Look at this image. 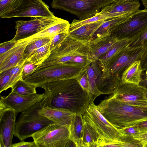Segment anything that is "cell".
I'll use <instances>...</instances> for the list:
<instances>
[{
	"instance_id": "obj_24",
	"label": "cell",
	"mask_w": 147,
	"mask_h": 147,
	"mask_svg": "<svg viewBox=\"0 0 147 147\" xmlns=\"http://www.w3.org/2000/svg\"><path fill=\"white\" fill-rule=\"evenodd\" d=\"M130 15L122 16L104 21L94 33L91 41L111 35L110 33L113 29Z\"/></svg>"
},
{
	"instance_id": "obj_48",
	"label": "cell",
	"mask_w": 147,
	"mask_h": 147,
	"mask_svg": "<svg viewBox=\"0 0 147 147\" xmlns=\"http://www.w3.org/2000/svg\"><path fill=\"white\" fill-rule=\"evenodd\" d=\"M146 98L147 99V93L146 94Z\"/></svg>"
},
{
	"instance_id": "obj_21",
	"label": "cell",
	"mask_w": 147,
	"mask_h": 147,
	"mask_svg": "<svg viewBox=\"0 0 147 147\" xmlns=\"http://www.w3.org/2000/svg\"><path fill=\"white\" fill-rule=\"evenodd\" d=\"M140 3L138 0H130L104 6L101 11L117 14L119 16L131 15L139 10Z\"/></svg>"
},
{
	"instance_id": "obj_16",
	"label": "cell",
	"mask_w": 147,
	"mask_h": 147,
	"mask_svg": "<svg viewBox=\"0 0 147 147\" xmlns=\"http://www.w3.org/2000/svg\"><path fill=\"white\" fill-rule=\"evenodd\" d=\"M30 37L20 40L12 49L0 55V73L13 67L23 59L24 50Z\"/></svg>"
},
{
	"instance_id": "obj_5",
	"label": "cell",
	"mask_w": 147,
	"mask_h": 147,
	"mask_svg": "<svg viewBox=\"0 0 147 147\" xmlns=\"http://www.w3.org/2000/svg\"><path fill=\"white\" fill-rule=\"evenodd\" d=\"M45 106L43 99L22 112L16 121L14 136L20 141L24 140L31 137L37 131L54 123L39 113V110Z\"/></svg>"
},
{
	"instance_id": "obj_17",
	"label": "cell",
	"mask_w": 147,
	"mask_h": 147,
	"mask_svg": "<svg viewBox=\"0 0 147 147\" xmlns=\"http://www.w3.org/2000/svg\"><path fill=\"white\" fill-rule=\"evenodd\" d=\"M88 80V92L90 104L101 94L99 90L102 72L95 61L92 62L86 69Z\"/></svg>"
},
{
	"instance_id": "obj_22",
	"label": "cell",
	"mask_w": 147,
	"mask_h": 147,
	"mask_svg": "<svg viewBox=\"0 0 147 147\" xmlns=\"http://www.w3.org/2000/svg\"><path fill=\"white\" fill-rule=\"evenodd\" d=\"M105 20L84 25L74 30L68 32V35L76 40L89 42L92 40L95 31Z\"/></svg>"
},
{
	"instance_id": "obj_26",
	"label": "cell",
	"mask_w": 147,
	"mask_h": 147,
	"mask_svg": "<svg viewBox=\"0 0 147 147\" xmlns=\"http://www.w3.org/2000/svg\"><path fill=\"white\" fill-rule=\"evenodd\" d=\"M129 41V40H119L105 55L96 61L102 72L105 70L111 60L116 54L128 45Z\"/></svg>"
},
{
	"instance_id": "obj_34",
	"label": "cell",
	"mask_w": 147,
	"mask_h": 147,
	"mask_svg": "<svg viewBox=\"0 0 147 147\" xmlns=\"http://www.w3.org/2000/svg\"><path fill=\"white\" fill-rule=\"evenodd\" d=\"M122 147H142L140 141L130 135L123 134L121 141Z\"/></svg>"
},
{
	"instance_id": "obj_11",
	"label": "cell",
	"mask_w": 147,
	"mask_h": 147,
	"mask_svg": "<svg viewBox=\"0 0 147 147\" xmlns=\"http://www.w3.org/2000/svg\"><path fill=\"white\" fill-rule=\"evenodd\" d=\"M144 48H132L128 45L120 51L113 57L103 74H110L120 78L125 70L134 62L140 60Z\"/></svg>"
},
{
	"instance_id": "obj_1",
	"label": "cell",
	"mask_w": 147,
	"mask_h": 147,
	"mask_svg": "<svg viewBox=\"0 0 147 147\" xmlns=\"http://www.w3.org/2000/svg\"><path fill=\"white\" fill-rule=\"evenodd\" d=\"M38 87L45 90V106L83 115L90 104L88 93L83 89L76 79L49 82Z\"/></svg>"
},
{
	"instance_id": "obj_38",
	"label": "cell",
	"mask_w": 147,
	"mask_h": 147,
	"mask_svg": "<svg viewBox=\"0 0 147 147\" xmlns=\"http://www.w3.org/2000/svg\"><path fill=\"white\" fill-rule=\"evenodd\" d=\"M20 40L16 41L12 38L9 41L1 43L0 44V55L3 54L13 48Z\"/></svg>"
},
{
	"instance_id": "obj_30",
	"label": "cell",
	"mask_w": 147,
	"mask_h": 147,
	"mask_svg": "<svg viewBox=\"0 0 147 147\" xmlns=\"http://www.w3.org/2000/svg\"><path fill=\"white\" fill-rule=\"evenodd\" d=\"M53 36L31 38L26 47L24 53L23 59L26 61L34 51L50 42Z\"/></svg>"
},
{
	"instance_id": "obj_28",
	"label": "cell",
	"mask_w": 147,
	"mask_h": 147,
	"mask_svg": "<svg viewBox=\"0 0 147 147\" xmlns=\"http://www.w3.org/2000/svg\"><path fill=\"white\" fill-rule=\"evenodd\" d=\"M115 13H105L101 11L94 16L86 19L82 20L74 19L70 24L68 32L74 30L85 24L119 17Z\"/></svg>"
},
{
	"instance_id": "obj_10",
	"label": "cell",
	"mask_w": 147,
	"mask_h": 147,
	"mask_svg": "<svg viewBox=\"0 0 147 147\" xmlns=\"http://www.w3.org/2000/svg\"><path fill=\"white\" fill-rule=\"evenodd\" d=\"M147 27V9L138 10L116 26L110 35L119 40H130Z\"/></svg>"
},
{
	"instance_id": "obj_4",
	"label": "cell",
	"mask_w": 147,
	"mask_h": 147,
	"mask_svg": "<svg viewBox=\"0 0 147 147\" xmlns=\"http://www.w3.org/2000/svg\"><path fill=\"white\" fill-rule=\"evenodd\" d=\"M86 68L61 63L39 66L23 79L36 88L38 87L41 85L49 82L76 79Z\"/></svg>"
},
{
	"instance_id": "obj_19",
	"label": "cell",
	"mask_w": 147,
	"mask_h": 147,
	"mask_svg": "<svg viewBox=\"0 0 147 147\" xmlns=\"http://www.w3.org/2000/svg\"><path fill=\"white\" fill-rule=\"evenodd\" d=\"M119 40L113 35H110L90 42V54L93 61H96L102 57L112 46Z\"/></svg>"
},
{
	"instance_id": "obj_29",
	"label": "cell",
	"mask_w": 147,
	"mask_h": 147,
	"mask_svg": "<svg viewBox=\"0 0 147 147\" xmlns=\"http://www.w3.org/2000/svg\"><path fill=\"white\" fill-rule=\"evenodd\" d=\"M83 121V147H97L99 139L98 134L92 126L84 119Z\"/></svg>"
},
{
	"instance_id": "obj_41",
	"label": "cell",
	"mask_w": 147,
	"mask_h": 147,
	"mask_svg": "<svg viewBox=\"0 0 147 147\" xmlns=\"http://www.w3.org/2000/svg\"><path fill=\"white\" fill-rule=\"evenodd\" d=\"M143 71L147 70V46L144 48L140 60Z\"/></svg>"
},
{
	"instance_id": "obj_13",
	"label": "cell",
	"mask_w": 147,
	"mask_h": 147,
	"mask_svg": "<svg viewBox=\"0 0 147 147\" xmlns=\"http://www.w3.org/2000/svg\"><path fill=\"white\" fill-rule=\"evenodd\" d=\"M147 89L139 85L120 82L113 94L117 99L129 105L147 107Z\"/></svg>"
},
{
	"instance_id": "obj_3",
	"label": "cell",
	"mask_w": 147,
	"mask_h": 147,
	"mask_svg": "<svg viewBox=\"0 0 147 147\" xmlns=\"http://www.w3.org/2000/svg\"><path fill=\"white\" fill-rule=\"evenodd\" d=\"M90 42L76 40L68 35L51 51L40 66L61 63L87 67L92 62Z\"/></svg>"
},
{
	"instance_id": "obj_8",
	"label": "cell",
	"mask_w": 147,
	"mask_h": 147,
	"mask_svg": "<svg viewBox=\"0 0 147 147\" xmlns=\"http://www.w3.org/2000/svg\"><path fill=\"white\" fill-rule=\"evenodd\" d=\"M69 125L61 126L54 123L34 134L31 137L36 147H65L70 140Z\"/></svg>"
},
{
	"instance_id": "obj_37",
	"label": "cell",
	"mask_w": 147,
	"mask_h": 147,
	"mask_svg": "<svg viewBox=\"0 0 147 147\" xmlns=\"http://www.w3.org/2000/svg\"><path fill=\"white\" fill-rule=\"evenodd\" d=\"M123 134L132 136L135 139H137L140 134L137 125H135L119 130Z\"/></svg>"
},
{
	"instance_id": "obj_44",
	"label": "cell",
	"mask_w": 147,
	"mask_h": 147,
	"mask_svg": "<svg viewBox=\"0 0 147 147\" xmlns=\"http://www.w3.org/2000/svg\"><path fill=\"white\" fill-rule=\"evenodd\" d=\"M136 139L141 142L143 147H147V131L141 134Z\"/></svg>"
},
{
	"instance_id": "obj_40",
	"label": "cell",
	"mask_w": 147,
	"mask_h": 147,
	"mask_svg": "<svg viewBox=\"0 0 147 147\" xmlns=\"http://www.w3.org/2000/svg\"><path fill=\"white\" fill-rule=\"evenodd\" d=\"M17 0H0V16L4 13Z\"/></svg>"
},
{
	"instance_id": "obj_36",
	"label": "cell",
	"mask_w": 147,
	"mask_h": 147,
	"mask_svg": "<svg viewBox=\"0 0 147 147\" xmlns=\"http://www.w3.org/2000/svg\"><path fill=\"white\" fill-rule=\"evenodd\" d=\"M39 65L26 60L22 73V79L32 73Z\"/></svg>"
},
{
	"instance_id": "obj_45",
	"label": "cell",
	"mask_w": 147,
	"mask_h": 147,
	"mask_svg": "<svg viewBox=\"0 0 147 147\" xmlns=\"http://www.w3.org/2000/svg\"><path fill=\"white\" fill-rule=\"evenodd\" d=\"M136 125L138 127L140 134L147 131V120L140 123Z\"/></svg>"
},
{
	"instance_id": "obj_18",
	"label": "cell",
	"mask_w": 147,
	"mask_h": 147,
	"mask_svg": "<svg viewBox=\"0 0 147 147\" xmlns=\"http://www.w3.org/2000/svg\"><path fill=\"white\" fill-rule=\"evenodd\" d=\"M25 60H23L16 66L0 73V93L11 88L22 79V73Z\"/></svg>"
},
{
	"instance_id": "obj_43",
	"label": "cell",
	"mask_w": 147,
	"mask_h": 147,
	"mask_svg": "<svg viewBox=\"0 0 147 147\" xmlns=\"http://www.w3.org/2000/svg\"><path fill=\"white\" fill-rule=\"evenodd\" d=\"M141 77L142 80L139 85L147 89V70L142 72Z\"/></svg>"
},
{
	"instance_id": "obj_15",
	"label": "cell",
	"mask_w": 147,
	"mask_h": 147,
	"mask_svg": "<svg viewBox=\"0 0 147 147\" xmlns=\"http://www.w3.org/2000/svg\"><path fill=\"white\" fill-rule=\"evenodd\" d=\"M45 93L20 95L11 91L7 96H1L0 101L18 114L24 111L44 98Z\"/></svg>"
},
{
	"instance_id": "obj_42",
	"label": "cell",
	"mask_w": 147,
	"mask_h": 147,
	"mask_svg": "<svg viewBox=\"0 0 147 147\" xmlns=\"http://www.w3.org/2000/svg\"><path fill=\"white\" fill-rule=\"evenodd\" d=\"M11 147H36L35 142H25L24 140L12 144Z\"/></svg>"
},
{
	"instance_id": "obj_23",
	"label": "cell",
	"mask_w": 147,
	"mask_h": 147,
	"mask_svg": "<svg viewBox=\"0 0 147 147\" xmlns=\"http://www.w3.org/2000/svg\"><path fill=\"white\" fill-rule=\"evenodd\" d=\"M82 116V115L75 114L69 127L70 140L77 147H83Z\"/></svg>"
},
{
	"instance_id": "obj_14",
	"label": "cell",
	"mask_w": 147,
	"mask_h": 147,
	"mask_svg": "<svg viewBox=\"0 0 147 147\" xmlns=\"http://www.w3.org/2000/svg\"><path fill=\"white\" fill-rule=\"evenodd\" d=\"M17 114L0 101V147H11L15 133Z\"/></svg>"
},
{
	"instance_id": "obj_27",
	"label": "cell",
	"mask_w": 147,
	"mask_h": 147,
	"mask_svg": "<svg viewBox=\"0 0 147 147\" xmlns=\"http://www.w3.org/2000/svg\"><path fill=\"white\" fill-rule=\"evenodd\" d=\"M70 25L68 21L63 19L30 37L32 38L51 37L61 33L68 32Z\"/></svg>"
},
{
	"instance_id": "obj_9",
	"label": "cell",
	"mask_w": 147,
	"mask_h": 147,
	"mask_svg": "<svg viewBox=\"0 0 147 147\" xmlns=\"http://www.w3.org/2000/svg\"><path fill=\"white\" fill-rule=\"evenodd\" d=\"M55 16L42 0H17L3 13L2 18L19 17H51Z\"/></svg>"
},
{
	"instance_id": "obj_2",
	"label": "cell",
	"mask_w": 147,
	"mask_h": 147,
	"mask_svg": "<svg viewBox=\"0 0 147 147\" xmlns=\"http://www.w3.org/2000/svg\"><path fill=\"white\" fill-rule=\"evenodd\" d=\"M98 110L118 129L136 125L147 120V107L129 104L113 94L97 106Z\"/></svg>"
},
{
	"instance_id": "obj_6",
	"label": "cell",
	"mask_w": 147,
	"mask_h": 147,
	"mask_svg": "<svg viewBox=\"0 0 147 147\" xmlns=\"http://www.w3.org/2000/svg\"><path fill=\"white\" fill-rule=\"evenodd\" d=\"M82 117L98 134L97 147L107 146L121 141L123 134L105 118L94 102L90 104Z\"/></svg>"
},
{
	"instance_id": "obj_35",
	"label": "cell",
	"mask_w": 147,
	"mask_h": 147,
	"mask_svg": "<svg viewBox=\"0 0 147 147\" xmlns=\"http://www.w3.org/2000/svg\"><path fill=\"white\" fill-rule=\"evenodd\" d=\"M68 36V32L57 34L53 36L50 42V50L51 51L57 45L63 41Z\"/></svg>"
},
{
	"instance_id": "obj_47",
	"label": "cell",
	"mask_w": 147,
	"mask_h": 147,
	"mask_svg": "<svg viewBox=\"0 0 147 147\" xmlns=\"http://www.w3.org/2000/svg\"><path fill=\"white\" fill-rule=\"evenodd\" d=\"M146 9H147V0H141Z\"/></svg>"
},
{
	"instance_id": "obj_33",
	"label": "cell",
	"mask_w": 147,
	"mask_h": 147,
	"mask_svg": "<svg viewBox=\"0 0 147 147\" xmlns=\"http://www.w3.org/2000/svg\"><path fill=\"white\" fill-rule=\"evenodd\" d=\"M128 46L132 48H145L147 46V27L136 36L129 40Z\"/></svg>"
},
{
	"instance_id": "obj_32",
	"label": "cell",
	"mask_w": 147,
	"mask_h": 147,
	"mask_svg": "<svg viewBox=\"0 0 147 147\" xmlns=\"http://www.w3.org/2000/svg\"><path fill=\"white\" fill-rule=\"evenodd\" d=\"M36 88L22 79L11 88V91L20 95H28L37 93Z\"/></svg>"
},
{
	"instance_id": "obj_20",
	"label": "cell",
	"mask_w": 147,
	"mask_h": 147,
	"mask_svg": "<svg viewBox=\"0 0 147 147\" xmlns=\"http://www.w3.org/2000/svg\"><path fill=\"white\" fill-rule=\"evenodd\" d=\"M39 112L41 115L61 126L69 125L75 114L69 111L52 108L47 106Z\"/></svg>"
},
{
	"instance_id": "obj_31",
	"label": "cell",
	"mask_w": 147,
	"mask_h": 147,
	"mask_svg": "<svg viewBox=\"0 0 147 147\" xmlns=\"http://www.w3.org/2000/svg\"><path fill=\"white\" fill-rule=\"evenodd\" d=\"M50 42L34 51L26 60L40 65L50 54Z\"/></svg>"
},
{
	"instance_id": "obj_25",
	"label": "cell",
	"mask_w": 147,
	"mask_h": 147,
	"mask_svg": "<svg viewBox=\"0 0 147 147\" xmlns=\"http://www.w3.org/2000/svg\"><path fill=\"white\" fill-rule=\"evenodd\" d=\"M143 71L140 60L134 62L123 72L121 77V82L139 85L142 79Z\"/></svg>"
},
{
	"instance_id": "obj_39",
	"label": "cell",
	"mask_w": 147,
	"mask_h": 147,
	"mask_svg": "<svg viewBox=\"0 0 147 147\" xmlns=\"http://www.w3.org/2000/svg\"><path fill=\"white\" fill-rule=\"evenodd\" d=\"M76 79L83 89L88 93V80L86 69Z\"/></svg>"
},
{
	"instance_id": "obj_12",
	"label": "cell",
	"mask_w": 147,
	"mask_h": 147,
	"mask_svg": "<svg viewBox=\"0 0 147 147\" xmlns=\"http://www.w3.org/2000/svg\"><path fill=\"white\" fill-rule=\"evenodd\" d=\"M63 19L56 16L32 17L30 20L16 22V33L13 39L18 41L30 37Z\"/></svg>"
},
{
	"instance_id": "obj_7",
	"label": "cell",
	"mask_w": 147,
	"mask_h": 147,
	"mask_svg": "<svg viewBox=\"0 0 147 147\" xmlns=\"http://www.w3.org/2000/svg\"><path fill=\"white\" fill-rule=\"evenodd\" d=\"M114 3L111 0H53L51 6L74 14L79 20H82L94 16L102 7Z\"/></svg>"
},
{
	"instance_id": "obj_46",
	"label": "cell",
	"mask_w": 147,
	"mask_h": 147,
	"mask_svg": "<svg viewBox=\"0 0 147 147\" xmlns=\"http://www.w3.org/2000/svg\"><path fill=\"white\" fill-rule=\"evenodd\" d=\"M113 1L114 3H118L125 2L127 1H130L131 0H111Z\"/></svg>"
}]
</instances>
